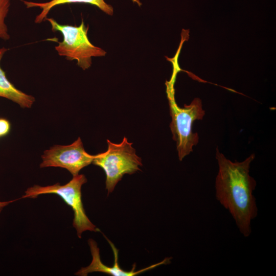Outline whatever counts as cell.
Segmentation results:
<instances>
[{"label": "cell", "mask_w": 276, "mask_h": 276, "mask_svg": "<svg viewBox=\"0 0 276 276\" xmlns=\"http://www.w3.org/2000/svg\"><path fill=\"white\" fill-rule=\"evenodd\" d=\"M10 6V0H0V38L4 40L10 39L7 26L5 22Z\"/></svg>", "instance_id": "obj_10"}, {"label": "cell", "mask_w": 276, "mask_h": 276, "mask_svg": "<svg viewBox=\"0 0 276 276\" xmlns=\"http://www.w3.org/2000/svg\"><path fill=\"white\" fill-rule=\"evenodd\" d=\"M132 1L139 4V2L137 0ZM22 2L27 8L38 7L41 10L40 13L35 18L34 22L36 24H40L45 20L48 13L53 8L65 4L77 3L90 4L97 6L108 15H112L113 13V7L107 4L104 0H51L49 2L44 3L29 2L22 0Z\"/></svg>", "instance_id": "obj_8"}, {"label": "cell", "mask_w": 276, "mask_h": 276, "mask_svg": "<svg viewBox=\"0 0 276 276\" xmlns=\"http://www.w3.org/2000/svg\"><path fill=\"white\" fill-rule=\"evenodd\" d=\"M255 157V154H251L242 162H233L216 149L219 170L215 180L216 198L230 213L245 237L250 236L251 222L258 212L253 195L257 183L249 174Z\"/></svg>", "instance_id": "obj_1"}, {"label": "cell", "mask_w": 276, "mask_h": 276, "mask_svg": "<svg viewBox=\"0 0 276 276\" xmlns=\"http://www.w3.org/2000/svg\"><path fill=\"white\" fill-rule=\"evenodd\" d=\"M106 151L95 155L92 163L101 167L106 175L105 187L108 194L114 190L118 182L124 175L132 174L141 170L142 159L138 156L132 143L124 137L119 144H114L107 140Z\"/></svg>", "instance_id": "obj_3"}, {"label": "cell", "mask_w": 276, "mask_h": 276, "mask_svg": "<svg viewBox=\"0 0 276 276\" xmlns=\"http://www.w3.org/2000/svg\"><path fill=\"white\" fill-rule=\"evenodd\" d=\"M8 50L0 48V62L4 54ZM0 97L8 99L22 108H31L35 101V98L16 88L7 79L5 72L0 66Z\"/></svg>", "instance_id": "obj_9"}, {"label": "cell", "mask_w": 276, "mask_h": 276, "mask_svg": "<svg viewBox=\"0 0 276 276\" xmlns=\"http://www.w3.org/2000/svg\"><path fill=\"white\" fill-rule=\"evenodd\" d=\"M9 122L5 119H0V137L6 135L10 131Z\"/></svg>", "instance_id": "obj_11"}, {"label": "cell", "mask_w": 276, "mask_h": 276, "mask_svg": "<svg viewBox=\"0 0 276 276\" xmlns=\"http://www.w3.org/2000/svg\"><path fill=\"white\" fill-rule=\"evenodd\" d=\"M105 238L110 244L113 251L114 258V265L112 267L107 266L102 262L100 256L99 248L98 247L96 242L91 239H89L88 242L92 256V261L88 266L85 267H82L76 273V275L86 276L88 273L93 272H101L113 276H134L154 268L159 265L168 264L170 262L171 258H166L159 263L153 264L138 271H135V264L134 263L131 270L125 271L122 269L119 265L118 250L106 237H105Z\"/></svg>", "instance_id": "obj_7"}, {"label": "cell", "mask_w": 276, "mask_h": 276, "mask_svg": "<svg viewBox=\"0 0 276 276\" xmlns=\"http://www.w3.org/2000/svg\"><path fill=\"white\" fill-rule=\"evenodd\" d=\"M86 182L87 179L84 175L78 174L74 176L68 182L64 185L59 183L43 187L36 185L28 188L21 198H35L40 195L47 194L59 195L73 209L74 214L73 225L78 237L81 238L82 233L85 231H99L86 215L83 205L81 188Z\"/></svg>", "instance_id": "obj_5"}, {"label": "cell", "mask_w": 276, "mask_h": 276, "mask_svg": "<svg viewBox=\"0 0 276 276\" xmlns=\"http://www.w3.org/2000/svg\"><path fill=\"white\" fill-rule=\"evenodd\" d=\"M14 200H11V201H0V213L1 211L3 210V209L11 203V202H13Z\"/></svg>", "instance_id": "obj_12"}, {"label": "cell", "mask_w": 276, "mask_h": 276, "mask_svg": "<svg viewBox=\"0 0 276 276\" xmlns=\"http://www.w3.org/2000/svg\"><path fill=\"white\" fill-rule=\"evenodd\" d=\"M45 20L49 21L53 32H60L63 36V40L55 47L58 55L68 60H77V64L82 70L90 67L92 57L106 55L104 50L94 45L89 40V27L85 25L83 20L79 26L61 25L53 18L47 17Z\"/></svg>", "instance_id": "obj_2"}, {"label": "cell", "mask_w": 276, "mask_h": 276, "mask_svg": "<svg viewBox=\"0 0 276 276\" xmlns=\"http://www.w3.org/2000/svg\"><path fill=\"white\" fill-rule=\"evenodd\" d=\"M95 155L87 153L81 139L78 137L68 145H55L44 151L40 168L60 167L68 170L73 176L79 174L83 168L92 163Z\"/></svg>", "instance_id": "obj_6"}, {"label": "cell", "mask_w": 276, "mask_h": 276, "mask_svg": "<svg viewBox=\"0 0 276 276\" xmlns=\"http://www.w3.org/2000/svg\"><path fill=\"white\" fill-rule=\"evenodd\" d=\"M168 100L171 122L170 124L172 138L175 141L179 160L193 151V147L199 141L197 133L192 131L196 120H202L205 114L201 100L195 98L189 105L183 107L176 104L174 94L168 91Z\"/></svg>", "instance_id": "obj_4"}]
</instances>
